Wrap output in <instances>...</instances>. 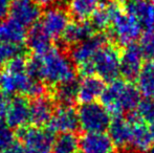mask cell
<instances>
[{
  "label": "cell",
  "mask_w": 154,
  "mask_h": 153,
  "mask_svg": "<svg viewBox=\"0 0 154 153\" xmlns=\"http://www.w3.org/2000/svg\"><path fill=\"white\" fill-rule=\"evenodd\" d=\"M27 74L48 85H59L75 79V66L69 56L51 47L41 55L27 60Z\"/></svg>",
  "instance_id": "cell-1"
},
{
  "label": "cell",
  "mask_w": 154,
  "mask_h": 153,
  "mask_svg": "<svg viewBox=\"0 0 154 153\" xmlns=\"http://www.w3.org/2000/svg\"><path fill=\"white\" fill-rule=\"evenodd\" d=\"M137 87L126 80H114L105 87L101 96V104L113 116L133 112L140 102Z\"/></svg>",
  "instance_id": "cell-2"
},
{
  "label": "cell",
  "mask_w": 154,
  "mask_h": 153,
  "mask_svg": "<svg viewBox=\"0 0 154 153\" xmlns=\"http://www.w3.org/2000/svg\"><path fill=\"white\" fill-rule=\"evenodd\" d=\"M0 90L8 96H22L38 98L44 96L45 84L34 79L27 72H11L4 68L0 72Z\"/></svg>",
  "instance_id": "cell-3"
},
{
  "label": "cell",
  "mask_w": 154,
  "mask_h": 153,
  "mask_svg": "<svg viewBox=\"0 0 154 153\" xmlns=\"http://www.w3.org/2000/svg\"><path fill=\"white\" fill-rule=\"evenodd\" d=\"M107 43L108 40L106 36L101 33H97L87 40L70 47L69 57L83 77L94 75L91 64L92 59L95 54Z\"/></svg>",
  "instance_id": "cell-4"
},
{
  "label": "cell",
  "mask_w": 154,
  "mask_h": 153,
  "mask_svg": "<svg viewBox=\"0 0 154 153\" xmlns=\"http://www.w3.org/2000/svg\"><path fill=\"white\" fill-rule=\"evenodd\" d=\"M91 64L95 76L111 83L121 75V50L107 43L95 54Z\"/></svg>",
  "instance_id": "cell-5"
},
{
  "label": "cell",
  "mask_w": 154,
  "mask_h": 153,
  "mask_svg": "<svg viewBox=\"0 0 154 153\" xmlns=\"http://www.w3.org/2000/svg\"><path fill=\"white\" fill-rule=\"evenodd\" d=\"M109 37L119 45L127 46L135 43L142 36L143 29L138 22L122 8L113 17L108 29Z\"/></svg>",
  "instance_id": "cell-6"
},
{
  "label": "cell",
  "mask_w": 154,
  "mask_h": 153,
  "mask_svg": "<svg viewBox=\"0 0 154 153\" xmlns=\"http://www.w3.org/2000/svg\"><path fill=\"white\" fill-rule=\"evenodd\" d=\"M79 126L85 133L105 132L111 122V115L97 102L82 103L78 109Z\"/></svg>",
  "instance_id": "cell-7"
},
{
  "label": "cell",
  "mask_w": 154,
  "mask_h": 153,
  "mask_svg": "<svg viewBox=\"0 0 154 153\" xmlns=\"http://www.w3.org/2000/svg\"><path fill=\"white\" fill-rule=\"evenodd\" d=\"M18 131L24 153H53L55 136L48 128L24 127Z\"/></svg>",
  "instance_id": "cell-8"
},
{
  "label": "cell",
  "mask_w": 154,
  "mask_h": 153,
  "mask_svg": "<svg viewBox=\"0 0 154 153\" xmlns=\"http://www.w3.org/2000/svg\"><path fill=\"white\" fill-rule=\"evenodd\" d=\"M69 23L68 11L60 5H53L44 12L40 25L51 40H58L62 37Z\"/></svg>",
  "instance_id": "cell-9"
},
{
  "label": "cell",
  "mask_w": 154,
  "mask_h": 153,
  "mask_svg": "<svg viewBox=\"0 0 154 153\" xmlns=\"http://www.w3.org/2000/svg\"><path fill=\"white\" fill-rule=\"evenodd\" d=\"M3 115L5 123L12 129L24 128L29 123V102L25 96H14L6 102Z\"/></svg>",
  "instance_id": "cell-10"
},
{
  "label": "cell",
  "mask_w": 154,
  "mask_h": 153,
  "mask_svg": "<svg viewBox=\"0 0 154 153\" xmlns=\"http://www.w3.org/2000/svg\"><path fill=\"white\" fill-rule=\"evenodd\" d=\"M144 60L138 44L132 43L124 46L121 51V75L126 81H133L137 78L144 65Z\"/></svg>",
  "instance_id": "cell-11"
},
{
  "label": "cell",
  "mask_w": 154,
  "mask_h": 153,
  "mask_svg": "<svg viewBox=\"0 0 154 153\" xmlns=\"http://www.w3.org/2000/svg\"><path fill=\"white\" fill-rule=\"evenodd\" d=\"M123 8L137 21L143 31H154V1L125 0Z\"/></svg>",
  "instance_id": "cell-12"
},
{
  "label": "cell",
  "mask_w": 154,
  "mask_h": 153,
  "mask_svg": "<svg viewBox=\"0 0 154 153\" xmlns=\"http://www.w3.org/2000/svg\"><path fill=\"white\" fill-rule=\"evenodd\" d=\"M8 14L19 24L32 27L40 19L41 8L35 0H13Z\"/></svg>",
  "instance_id": "cell-13"
},
{
  "label": "cell",
  "mask_w": 154,
  "mask_h": 153,
  "mask_svg": "<svg viewBox=\"0 0 154 153\" xmlns=\"http://www.w3.org/2000/svg\"><path fill=\"white\" fill-rule=\"evenodd\" d=\"M47 126L54 133H75L80 128L78 110H75L72 106L60 105L59 108L54 112L53 118Z\"/></svg>",
  "instance_id": "cell-14"
},
{
  "label": "cell",
  "mask_w": 154,
  "mask_h": 153,
  "mask_svg": "<svg viewBox=\"0 0 154 153\" xmlns=\"http://www.w3.org/2000/svg\"><path fill=\"white\" fill-rule=\"evenodd\" d=\"M80 153H116V145L105 132L85 133L80 139Z\"/></svg>",
  "instance_id": "cell-15"
},
{
  "label": "cell",
  "mask_w": 154,
  "mask_h": 153,
  "mask_svg": "<svg viewBox=\"0 0 154 153\" xmlns=\"http://www.w3.org/2000/svg\"><path fill=\"white\" fill-rule=\"evenodd\" d=\"M55 112L54 101L51 98L41 96L29 103V123L35 127L48 125Z\"/></svg>",
  "instance_id": "cell-16"
},
{
  "label": "cell",
  "mask_w": 154,
  "mask_h": 153,
  "mask_svg": "<svg viewBox=\"0 0 154 153\" xmlns=\"http://www.w3.org/2000/svg\"><path fill=\"white\" fill-rule=\"evenodd\" d=\"M127 115L129 116V118L132 122L131 139H130L129 146L132 148V150L136 152H146L152 146V143L154 142L149 126L146 123L136 118V115L133 112Z\"/></svg>",
  "instance_id": "cell-17"
},
{
  "label": "cell",
  "mask_w": 154,
  "mask_h": 153,
  "mask_svg": "<svg viewBox=\"0 0 154 153\" xmlns=\"http://www.w3.org/2000/svg\"><path fill=\"white\" fill-rule=\"evenodd\" d=\"M107 130L109 131L108 135L116 146L120 148H126L129 146L131 139L132 122L128 115L113 116Z\"/></svg>",
  "instance_id": "cell-18"
},
{
  "label": "cell",
  "mask_w": 154,
  "mask_h": 153,
  "mask_svg": "<svg viewBox=\"0 0 154 153\" xmlns=\"http://www.w3.org/2000/svg\"><path fill=\"white\" fill-rule=\"evenodd\" d=\"M95 33L90 22L88 20H77L75 22H70L66 27L64 34L62 35L61 40L66 46H73V45L81 43L92 37Z\"/></svg>",
  "instance_id": "cell-19"
},
{
  "label": "cell",
  "mask_w": 154,
  "mask_h": 153,
  "mask_svg": "<svg viewBox=\"0 0 154 153\" xmlns=\"http://www.w3.org/2000/svg\"><path fill=\"white\" fill-rule=\"evenodd\" d=\"M105 87V82L94 75L83 77L79 82L78 100L82 103L95 102L101 98Z\"/></svg>",
  "instance_id": "cell-20"
},
{
  "label": "cell",
  "mask_w": 154,
  "mask_h": 153,
  "mask_svg": "<svg viewBox=\"0 0 154 153\" xmlns=\"http://www.w3.org/2000/svg\"><path fill=\"white\" fill-rule=\"evenodd\" d=\"M26 27L19 24L13 19L0 23V42L15 46H22L26 40Z\"/></svg>",
  "instance_id": "cell-21"
},
{
  "label": "cell",
  "mask_w": 154,
  "mask_h": 153,
  "mask_svg": "<svg viewBox=\"0 0 154 153\" xmlns=\"http://www.w3.org/2000/svg\"><path fill=\"white\" fill-rule=\"evenodd\" d=\"M122 8L116 1H110L106 4H101L90 17V24L95 33H101L109 29L112 17Z\"/></svg>",
  "instance_id": "cell-22"
},
{
  "label": "cell",
  "mask_w": 154,
  "mask_h": 153,
  "mask_svg": "<svg viewBox=\"0 0 154 153\" xmlns=\"http://www.w3.org/2000/svg\"><path fill=\"white\" fill-rule=\"evenodd\" d=\"M26 42L29 48L32 50L34 55H41L51 48V39L43 31L40 24L31 27V31L27 33Z\"/></svg>",
  "instance_id": "cell-23"
},
{
  "label": "cell",
  "mask_w": 154,
  "mask_h": 153,
  "mask_svg": "<svg viewBox=\"0 0 154 153\" xmlns=\"http://www.w3.org/2000/svg\"><path fill=\"white\" fill-rule=\"evenodd\" d=\"M135 80L140 93L144 98L154 99V60L144 63Z\"/></svg>",
  "instance_id": "cell-24"
},
{
  "label": "cell",
  "mask_w": 154,
  "mask_h": 153,
  "mask_svg": "<svg viewBox=\"0 0 154 153\" xmlns=\"http://www.w3.org/2000/svg\"><path fill=\"white\" fill-rule=\"evenodd\" d=\"M102 4V0H68V13L75 20H87Z\"/></svg>",
  "instance_id": "cell-25"
},
{
  "label": "cell",
  "mask_w": 154,
  "mask_h": 153,
  "mask_svg": "<svg viewBox=\"0 0 154 153\" xmlns=\"http://www.w3.org/2000/svg\"><path fill=\"white\" fill-rule=\"evenodd\" d=\"M78 92H79V82L77 80L65 82L56 86L55 100L60 105L72 106L73 103L78 101Z\"/></svg>",
  "instance_id": "cell-26"
},
{
  "label": "cell",
  "mask_w": 154,
  "mask_h": 153,
  "mask_svg": "<svg viewBox=\"0 0 154 153\" xmlns=\"http://www.w3.org/2000/svg\"><path fill=\"white\" fill-rule=\"evenodd\" d=\"M80 139L73 132L60 133L54 142L53 153H79Z\"/></svg>",
  "instance_id": "cell-27"
},
{
  "label": "cell",
  "mask_w": 154,
  "mask_h": 153,
  "mask_svg": "<svg viewBox=\"0 0 154 153\" xmlns=\"http://www.w3.org/2000/svg\"><path fill=\"white\" fill-rule=\"evenodd\" d=\"M136 118L146 124H150L154 121V99L145 98L140 100L136 109L133 111Z\"/></svg>",
  "instance_id": "cell-28"
},
{
  "label": "cell",
  "mask_w": 154,
  "mask_h": 153,
  "mask_svg": "<svg viewBox=\"0 0 154 153\" xmlns=\"http://www.w3.org/2000/svg\"><path fill=\"white\" fill-rule=\"evenodd\" d=\"M140 46L145 59L148 61L154 60V31L145 32L140 38Z\"/></svg>",
  "instance_id": "cell-29"
},
{
  "label": "cell",
  "mask_w": 154,
  "mask_h": 153,
  "mask_svg": "<svg viewBox=\"0 0 154 153\" xmlns=\"http://www.w3.org/2000/svg\"><path fill=\"white\" fill-rule=\"evenodd\" d=\"M22 54V46H15L0 42V69L10 59Z\"/></svg>",
  "instance_id": "cell-30"
},
{
  "label": "cell",
  "mask_w": 154,
  "mask_h": 153,
  "mask_svg": "<svg viewBox=\"0 0 154 153\" xmlns=\"http://www.w3.org/2000/svg\"><path fill=\"white\" fill-rule=\"evenodd\" d=\"M14 132L12 128L5 123V121L0 118V149L8 147L12 143H14Z\"/></svg>",
  "instance_id": "cell-31"
},
{
  "label": "cell",
  "mask_w": 154,
  "mask_h": 153,
  "mask_svg": "<svg viewBox=\"0 0 154 153\" xmlns=\"http://www.w3.org/2000/svg\"><path fill=\"white\" fill-rule=\"evenodd\" d=\"M0 153H24V150H23V147L20 143L14 142L8 147L0 149Z\"/></svg>",
  "instance_id": "cell-32"
},
{
  "label": "cell",
  "mask_w": 154,
  "mask_h": 153,
  "mask_svg": "<svg viewBox=\"0 0 154 153\" xmlns=\"http://www.w3.org/2000/svg\"><path fill=\"white\" fill-rule=\"evenodd\" d=\"M13 0H0V20L8 14Z\"/></svg>",
  "instance_id": "cell-33"
},
{
  "label": "cell",
  "mask_w": 154,
  "mask_h": 153,
  "mask_svg": "<svg viewBox=\"0 0 154 153\" xmlns=\"http://www.w3.org/2000/svg\"><path fill=\"white\" fill-rule=\"evenodd\" d=\"M39 5H42V6H53V5H56L60 0H35Z\"/></svg>",
  "instance_id": "cell-34"
},
{
  "label": "cell",
  "mask_w": 154,
  "mask_h": 153,
  "mask_svg": "<svg viewBox=\"0 0 154 153\" xmlns=\"http://www.w3.org/2000/svg\"><path fill=\"white\" fill-rule=\"evenodd\" d=\"M5 106H6V101L4 99V94L0 90V116L3 115L4 110H5Z\"/></svg>",
  "instance_id": "cell-35"
},
{
  "label": "cell",
  "mask_w": 154,
  "mask_h": 153,
  "mask_svg": "<svg viewBox=\"0 0 154 153\" xmlns=\"http://www.w3.org/2000/svg\"><path fill=\"white\" fill-rule=\"evenodd\" d=\"M149 129H150L151 135H152L153 141H154V121H153V122H151L150 124H149Z\"/></svg>",
  "instance_id": "cell-36"
},
{
  "label": "cell",
  "mask_w": 154,
  "mask_h": 153,
  "mask_svg": "<svg viewBox=\"0 0 154 153\" xmlns=\"http://www.w3.org/2000/svg\"><path fill=\"white\" fill-rule=\"evenodd\" d=\"M145 153H154V146H151V147L149 148V149L147 150Z\"/></svg>",
  "instance_id": "cell-37"
},
{
  "label": "cell",
  "mask_w": 154,
  "mask_h": 153,
  "mask_svg": "<svg viewBox=\"0 0 154 153\" xmlns=\"http://www.w3.org/2000/svg\"><path fill=\"white\" fill-rule=\"evenodd\" d=\"M121 153H138V152L134 151V150H131V151H122Z\"/></svg>",
  "instance_id": "cell-38"
},
{
  "label": "cell",
  "mask_w": 154,
  "mask_h": 153,
  "mask_svg": "<svg viewBox=\"0 0 154 153\" xmlns=\"http://www.w3.org/2000/svg\"><path fill=\"white\" fill-rule=\"evenodd\" d=\"M150 1H154V0H150Z\"/></svg>",
  "instance_id": "cell-39"
}]
</instances>
